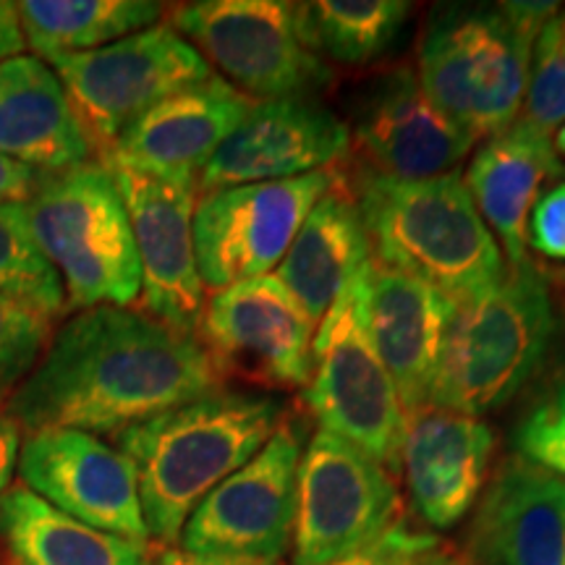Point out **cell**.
<instances>
[{"mask_svg":"<svg viewBox=\"0 0 565 565\" xmlns=\"http://www.w3.org/2000/svg\"><path fill=\"white\" fill-rule=\"evenodd\" d=\"M223 387L200 338L131 307L76 312L6 408L21 433L118 435Z\"/></svg>","mask_w":565,"mask_h":565,"instance_id":"6da1fadb","label":"cell"},{"mask_svg":"<svg viewBox=\"0 0 565 565\" xmlns=\"http://www.w3.org/2000/svg\"><path fill=\"white\" fill-rule=\"evenodd\" d=\"M282 422V404L265 393L217 387L116 435L137 469L150 536L162 547L181 540L189 515L217 484L249 463Z\"/></svg>","mask_w":565,"mask_h":565,"instance_id":"7a4b0ae2","label":"cell"},{"mask_svg":"<svg viewBox=\"0 0 565 565\" xmlns=\"http://www.w3.org/2000/svg\"><path fill=\"white\" fill-rule=\"evenodd\" d=\"M374 263L414 275L456 303L503 278L505 257L463 173L391 179L359 166L349 181Z\"/></svg>","mask_w":565,"mask_h":565,"instance_id":"3957f363","label":"cell"},{"mask_svg":"<svg viewBox=\"0 0 565 565\" xmlns=\"http://www.w3.org/2000/svg\"><path fill=\"white\" fill-rule=\"evenodd\" d=\"M557 3L437 6L416 53L427 97L471 141L492 139L519 121L534 42Z\"/></svg>","mask_w":565,"mask_h":565,"instance_id":"277c9868","label":"cell"},{"mask_svg":"<svg viewBox=\"0 0 565 565\" xmlns=\"http://www.w3.org/2000/svg\"><path fill=\"white\" fill-rule=\"evenodd\" d=\"M555 328L545 273L532 259L505 265L492 288L456 303L429 404L479 419L511 404L545 362Z\"/></svg>","mask_w":565,"mask_h":565,"instance_id":"5b68a950","label":"cell"},{"mask_svg":"<svg viewBox=\"0 0 565 565\" xmlns=\"http://www.w3.org/2000/svg\"><path fill=\"white\" fill-rule=\"evenodd\" d=\"M32 242L66 291V312L129 307L141 270L129 212L103 160L42 173L24 202Z\"/></svg>","mask_w":565,"mask_h":565,"instance_id":"8992f818","label":"cell"},{"mask_svg":"<svg viewBox=\"0 0 565 565\" xmlns=\"http://www.w3.org/2000/svg\"><path fill=\"white\" fill-rule=\"evenodd\" d=\"M370 263L345 282L317 324L303 406L322 433L362 448L395 477L401 475L406 408L372 341L366 299Z\"/></svg>","mask_w":565,"mask_h":565,"instance_id":"52a82bcc","label":"cell"},{"mask_svg":"<svg viewBox=\"0 0 565 565\" xmlns=\"http://www.w3.org/2000/svg\"><path fill=\"white\" fill-rule=\"evenodd\" d=\"M168 24L254 103L312 97L330 82V66L301 38L296 3L196 0L175 6Z\"/></svg>","mask_w":565,"mask_h":565,"instance_id":"ba28073f","label":"cell"},{"mask_svg":"<svg viewBox=\"0 0 565 565\" xmlns=\"http://www.w3.org/2000/svg\"><path fill=\"white\" fill-rule=\"evenodd\" d=\"M404 515L398 482L343 437L317 433L303 445L296 482L294 565H333L383 540Z\"/></svg>","mask_w":565,"mask_h":565,"instance_id":"9c48e42d","label":"cell"},{"mask_svg":"<svg viewBox=\"0 0 565 565\" xmlns=\"http://www.w3.org/2000/svg\"><path fill=\"white\" fill-rule=\"evenodd\" d=\"M103 154L137 118L210 79V63L168 21L97 51L47 61Z\"/></svg>","mask_w":565,"mask_h":565,"instance_id":"30bf717a","label":"cell"},{"mask_svg":"<svg viewBox=\"0 0 565 565\" xmlns=\"http://www.w3.org/2000/svg\"><path fill=\"white\" fill-rule=\"evenodd\" d=\"M317 322L275 278L263 275L215 291L196 338L217 377L265 391H303L312 377Z\"/></svg>","mask_w":565,"mask_h":565,"instance_id":"8fae6325","label":"cell"},{"mask_svg":"<svg viewBox=\"0 0 565 565\" xmlns=\"http://www.w3.org/2000/svg\"><path fill=\"white\" fill-rule=\"evenodd\" d=\"M338 168L299 179L244 183L202 194L194 207V252L204 288L223 291L280 265L309 210L333 186Z\"/></svg>","mask_w":565,"mask_h":565,"instance_id":"7c38bea8","label":"cell"},{"mask_svg":"<svg viewBox=\"0 0 565 565\" xmlns=\"http://www.w3.org/2000/svg\"><path fill=\"white\" fill-rule=\"evenodd\" d=\"M303 445L301 422L282 419L265 448L196 505L181 532V547L200 555L280 563L291 547Z\"/></svg>","mask_w":565,"mask_h":565,"instance_id":"4fadbf2b","label":"cell"},{"mask_svg":"<svg viewBox=\"0 0 565 565\" xmlns=\"http://www.w3.org/2000/svg\"><path fill=\"white\" fill-rule=\"evenodd\" d=\"M26 490L100 532L150 545L137 469L121 450L79 429L26 435L19 454Z\"/></svg>","mask_w":565,"mask_h":565,"instance_id":"5bb4252c","label":"cell"},{"mask_svg":"<svg viewBox=\"0 0 565 565\" xmlns=\"http://www.w3.org/2000/svg\"><path fill=\"white\" fill-rule=\"evenodd\" d=\"M103 162L129 212L141 270V312L196 335L207 303L194 252L196 186H179L116 162Z\"/></svg>","mask_w":565,"mask_h":565,"instance_id":"9a60e30c","label":"cell"},{"mask_svg":"<svg viewBox=\"0 0 565 565\" xmlns=\"http://www.w3.org/2000/svg\"><path fill=\"white\" fill-rule=\"evenodd\" d=\"M349 152V126L312 97L254 103L204 166L196 194L330 171Z\"/></svg>","mask_w":565,"mask_h":565,"instance_id":"2e32d148","label":"cell"},{"mask_svg":"<svg viewBox=\"0 0 565 565\" xmlns=\"http://www.w3.org/2000/svg\"><path fill=\"white\" fill-rule=\"evenodd\" d=\"M494 445V429L479 416L433 404L406 412L401 475L424 524L448 532L475 511L490 482Z\"/></svg>","mask_w":565,"mask_h":565,"instance_id":"e0dca14e","label":"cell"},{"mask_svg":"<svg viewBox=\"0 0 565 565\" xmlns=\"http://www.w3.org/2000/svg\"><path fill=\"white\" fill-rule=\"evenodd\" d=\"M362 168L391 179H435L454 173L475 141L422 89L416 71L401 66L377 79L353 113Z\"/></svg>","mask_w":565,"mask_h":565,"instance_id":"ac0fdd59","label":"cell"},{"mask_svg":"<svg viewBox=\"0 0 565 565\" xmlns=\"http://www.w3.org/2000/svg\"><path fill=\"white\" fill-rule=\"evenodd\" d=\"M252 108L254 100L212 74L147 110L100 158L179 186H196L212 154Z\"/></svg>","mask_w":565,"mask_h":565,"instance_id":"d6986e66","label":"cell"},{"mask_svg":"<svg viewBox=\"0 0 565 565\" xmlns=\"http://www.w3.org/2000/svg\"><path fill=\"white\" fill-rule=\"evenodd\" d=\"M463 553L471 565H565V479L503 458L479 494Z\"/></svg>","mask_w":565,"mask_h":565,"instance_id":"ffe728a7","label":"cell"},{"mask_svg":"<svg viewBox=\"0 0 565 565\" xmlns=\"http://www.w3.org/2000/svg\"><path fill=\"white\" fill-rule=\"evenodd\" d=\"M374 349L391 372L406 412L429 404L456 301L435 286L383 263H370L366 280Z\"/></svg>","mask_w":565,"mask_h":565,"instance_id":"44dd1931","label":"cell"},{"mask_svg":"<svg viewBox=\"0 0 565 565\" xmlns=\"http://www.w3.org/2000/svg\"><path fill=\"white\" fill-rule=\"evenodd\" d=\"M0 154L38 173L68 171L97 154L58 74L38 55L0 63Z\"/></svg>","mask_w":565,"mask_h":565,"instance_id":"7402d4cb","label":"cell"},{"mask_svg":"<svg viewBox=\"0 0 565 565\" xmlns=\"http://www.w3.org/2000/svg\"><path fill=\"white\" fill-rule=\"evenodd\" d=\"M553 175H563L553 139L519 121L487 139L466 168V189L508 267L529 263V215Z\"/></svg>","mask_w":565,"mask_h":565,"instance_id":"603a6c76","label":"cell"},{"mask_svg":"<svg viewBox=\"0 0 565 565\" xmlns=\"http://www.w3.org/2000/svg\"><path fill=\"white\" fill-rule=\"evenodd\" d=\"M372 259L362 215L353 200L351 183L338 175L324 192L280 259L278 278L312 320L333 307L345 282Z\"/></svg>","mask_w":565,"mask_h":565,"instance_id":"cb8c5ba5","label":"cell"},{"mask_svg":"<svg viewBox=\"0 0 565 565\" xmlns=\"http://www.w3.org/2000/svg\"><path fill=\"white\" fill-rule=\"evenodd\" d=\"M0 547L13 565H150V545L55 511L24 484L0 498Z\"/></svg>","mask_w":565,"mask_h":565,"instance_id":"d4e9b609","label":"cell"},{"mask_svg":"<svg viewBox=\"0 0 565 565\" xmlns=\"http://www.w3.org/2000/svg\"><path fill=\"white\" fill-rule=\"evenodd\" d=\"M147 0H21L17 3L26 45L42 61L97 51L162 19Z\"/></svg>","mask_w":565,"mask_h":565,"instance_id":"484cf974","label":"cell"},{"mask_svg":"<svg viewBox=\"0 0 565 565\" xmlns=\"http://www.w3.org/2000/svg\"><path fill=\"white\" fill-rule=\"evenodd\" d=\"M412 6L401 0H315L296 3L303 42L324 61L366 66L398 42Z\"/></svg>","mask_w":565,"mask_h":565,"instance_id":"4316f807","label":"cell"},{"mask_svg":"<svg viewBox=\"0 0 565 565\" xmlns=\"http://www.w3.org/2000/svg\"><path fill=\"white\" fill-rule=\"evenodd\" d=\"M0 294L51 320L66 315L63 282L34 246L24 204L17 202L0 204Z\"/></svg>","mask_w":565,"mask_h":565,"instance_id":"83f0119b","label":"cell"},{"mask_svg":"<svg viewBox=\"0 0 565 565\" xmlns=\"http://www.w3.org/2000/svg\"><path fill=\"white\" fill-rule=\"evenodd\" d=\"M519 124L555 139L565 124V47L561 32V11L542 26L540 38L534 42L532 68H529V84L524 108H521Z\"/></svg>","mask_w":565,"mask_h":565,"instance_id":"f1b7e54d","label":"cell"},{"mask_svg":"<svg viewBox=\"0 0 565 565\" xmlns=\"http://www.w3.org/2000/svg\"><path fill=\"white\" fill-rule=\"evenodd\" d=\"M515 456L565 479V362L513 427Z\"/></svg>","mask_w":565,"mask_h":565,"instance_id":"f546056e","label":"cell"},{"mask_svg":"<svg viewBox=\"0 0 565 565\" xmlns=\"http://www.w3.org/2000/svg\"><path fill=\"white\" fill-rule=\"evenodd\" d=\"M53 338L51 317L0 294V395L9 398Z\"/></svg>","mask_w":565,"mask_h":565,"instance_id":"4dcf8cb0","label":"cell"},{"mask_svg":"<svg viewBox=\"0 0 565 565\" xmlns=\"http://www.w3.org/2000/svg\"><path fill=\"white\" fill-rule=\"evenodd\" d=\"M437 536L419 532L408 524L406 519H401L383 540L374 542L372 547L362 550V553L345 557L333 565H416L419 557L435 545Z\"/></svg>","mask_w":565,"mask_h":565,"instance_id":"1f68e13d","label":"cell"},{"mask_svg":"<svg viewBox=\"0 0 565 565\" xmlns=\"http://www.w3.org/2000/svg\"><path fill=\"white\" fill-rule=\"evenodd\" d=\"M526 238L542 257L565 263V181L540 194L529 215Z\"/></svg>","mask_w":565,"mask_h":565,"instance_id":"d6a6232c","label":"cell"},{"mask_svg":"<svg viewBox=\"0 0 565 565\" xmlns=\"http://www.w3.org/2000/svg\"><path fill=\"white\" fill-rule=\"evenodd\" d=\"M19 454H21V427L13 419L9 408H6V398L0 395V498L11 487L13 471L19 469Z\"/></svg>","mask_w":565,"mask_h":565,"instance_id":"836d02e7","label":"cell"},{"mask_svg":"<svg viewBox=\"0 0 565 565\" xmlns=\"http://www.w3.org/2000/svg\"><path fill=\"white\" fill-rule=\"evenodd\" d=\"M40 175L42 173L32 171V168L19 166V162L0 154V204H24L38 186Z\"/></svg>","mask_w":565,"mask_h":565,"instance_id":"e575fe53","label":"cell"},{"mask_svg":"<svg viewBox=\"0 0 565 565\" xmlns=\"http://www.w3.org/2000/svg\"><path fill=\"white\" fill-rule=\"evenodd\" d=\"M24 47H26V40H24V30H21L17 3L0 0V63L17 58Z\"/></svg>","mask_w":565,"mask_h":565,"instance_id":"d590c367","label":"cell"},{"mask_svg":"<svg viewBox=\"0 0 565 565\" xmlns=\"http://www.w3.org/2000/svg\"><path fill=\"white\" fill-rule=\"evenodd\" d=\"M150 565H278V563H263V561H236V557H215V555H200L189 553L181 545L160 547L158 553L150 557Z\"/></svg>","mask_w":565,"mask_h":565,"instance_id":"8d00e7d4","label":"cell"},{"mask_svg":"<svg viewBox=\"0 0 565 565\" xmlns=\"http://www.w3.org/2000/svg\"><path fill=\"white\" fill-rule=\"evenodd\" d=\"M416 565H471V563L469 557H466V553H461L458 547L443 545L440 540H435V545L419 557V563Z\"/></svg>","mask_w":565,"mask_h":565,"instance_id":"74e56055","label":"cell"},{"mask_svg":"<svg viewBox=\"0 0 565 565\" xmlns=\"http://www.w3.org/2000/svg\"><path fill=\"white\" fill-rule=\"evenodd\" d=\"M553 147H555V154H557V158H565V124L561 126V131L555 134Z\"/></svg>","mask_w":565,"mask_h":565,"instance_id":"f35d334b","label":"cell"},{"mask_svg":"<svg viewBox=\"0 0 565 565\" xmlns=\"http://www.w3.org/2000/svg\"><path fill=\"white\" fill-rule=\"evenodd\" d=\"M561 32H563V47H565V11L561 13Z\"/></svg>","mask_w":565,"mask_h":565,"instance_id":"ab89813d","label":"cell"},{"mask_svg":"<svg viewBox=\"0 0 565 565\" xmlns=\"http://www.w3.org/2000/svg\"><path fill=\"white\" fill-rule=\"evenodd\" d=\"M563 175H565V168H563Z\"/></svg>","mask_w":565,"mask_h":565,"instance_id":"60d3db41","label":"cell"}]
</instances>
